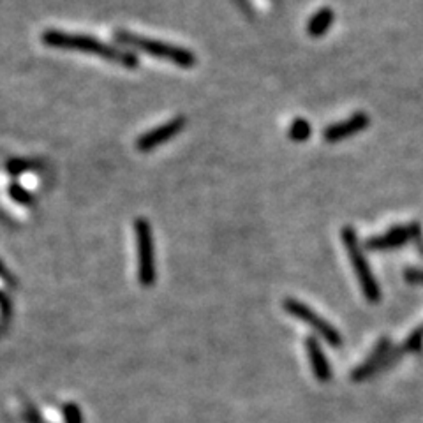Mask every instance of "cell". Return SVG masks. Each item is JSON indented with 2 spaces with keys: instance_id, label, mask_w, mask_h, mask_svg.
Masks as SVG:
<instances>
[{
  "instance_id": "obj_1",
  "label": "cell",
  "mask_w": 423,
  "mask_h": 423,
  "mask_svg": "<svg viewBox=\"0 0 423 423\" xmlns=\"http://www.w3.org/2000/svg\"><path fill=\"white\" fill-rule=\"evenodd\" d=\"M41 39L50 48L92 53V55L101 57V59L108 60V62H115L119 66L127 67V69H134V67L140 66V59L133 52L117 48V46L108 45V43L92 38V36L60 32V30H46L41 36Z\"/></svg>"
},
{
  "instance_id": "obj_2",
  "label": "cell",
  "mask_w": 423,
  "mask_h": 423,
  "mask_svg": "<svg viewBox=\"0 0 423 423\" xmlns=\"http://www.w3.org/2000/svg\"><path fill=\"white\" fill-rule=\"evenodd\" d=\"M115 39L120 45H126L134 50H141V52L154 57V59L166 60V62L175 64V66L184 67V69H189V67H194L198 64L196 55L191 50L168 45V43L163 41H156V39L143 38V36H136V34H131L127 30H117Z\"/></svg>"
},
{
  "instance_id": "obj_3",
  "label": "cell",
  "mask_w": 423,
  "mask_h": 423,
  "mask_svg": "<svg viewBox=\"0 0 423 423\" xmlns=\"http://www.w3.org/2000/svg\"><path fill=\"white\" fill-rule=\"evenodd\" d=\"M342 240H344V247H346V251H348V256H349V260H351L352 268H355V272H357L358 281H360V286H362V290H364L365 297H367L371 302H378L379 300V288H378V284H376V279H374V275H372L367 260H365V256L362 254L360 244H358L357 231L352 230V228L346 226L344 230H342Z\"/></svg>"
},
{
  "instance_id": "obj_4",
  "label": "cell",
  "mask_w": 423,
  "mask_h": 423,
  "mask_svg": "<svg viewBox=\"0 0 423 423\" xmlns=\"http://www.w3.org/2000/svg\"><path fill=\"white\" fill-rule=\"evenodd\" d=\"M134 235H136L140 281L141 284L150 286L156 281V256H154L152 230H150L149 221L143 219V217L136 219V223H134Z\"/></svg>"
},
{
  "instance_id": "obj_5",
  "label": "cell",
  "mask_w": 423,
  "mask_h": 423,
  "mask_svg": "<svg viewBox=\"0 0 423 423\" xmlns=\"http://www.w3.org/2000/svg\"><path fill=\"white\" fill-rule=\"evenodd\" d=\"M187 120L184 117H177V119L170 120V122L163 124V126L156 127V129L149 131L143 136H140L136 140V149L140 152H150V150L157 149V147L164 145L166 141H170L171 138H175L177 134H180L186 127Z\"/></svg>"
},
{
  "instance_id": "obj_6",
  "label": "cell",
  "mask_w": 423,
  "mask_h": 423,
  "mask_svg": "<svg viewBox=\"0 0 423 423\" xmlns=\"http://www.w3.org/2000/svg\"><path fill=\"white\" fill-rule=\"evenodd\" d=\"M369 122H371V119H369L365 113L358 112L352 117H349V119L342 120V122L332 124V126L323 133V138L328 141V143H337V141L346 140V138L349 136H355V134L367 129Z\"/></svg>"
},
{
  "instance_id": "obj_7",
  "label": "cell",
  "mask_w": 423,
  "mask_h": 423,
  "mask_svg": "<svg viewBox=\"0 0 423 423\" xmlns=\"http://www.w3.org/2000/svg\"><path fill=\"white\" fill-rule=\"evenodd\" d=\"M416 231V226H397L392 228L390 231H386L381 237H374L369 240V249H394V247H401L404 245L413 233Z\"/></svg>"
},
{
  "instance_id": "obj_8",
  "label": "cell",
  "mask_w": 423,
  "mask_h": 423,
  "mask_svg": "<svg viewBox=\"0 0 423 423\" xmlns=\"http://www.w3.org/2000/svg\"><path fill=\"white\" fill-rule=\"evenodd\" d=\"M286 309L291 312V314H295V316H298V318H302V320L309 321L312 327H316L318 330L321 332V334L327 335L332 342H337V335H335V332L332 330V328L328 327L323 320H320V318H318V316L311 311V309H307L305 305H302L300 302L286 300Z\"/></svg>"
},
{
  "instance_id": "obj_9",
  "label": "cell",
  "mask_w": 423,
  "mask_h": 423,
  "mask_svg": "<svg viewBox=\"0 0 423 423\" xmlns=\"http://www.w3.org/2000/svg\"><path fill=\"white\" fill-rule=\"evenodd\" d=\"M334 11L330 8H323L320 11L316 13L307 23V34L311 38H321L325 34L328 32V29L334 23Z\"/></svg>"
},
{
  "instance_id": "obj_10",
  "label": "cell",
  "mask_w": 423,
  "mask_h": 423,
  "mask_svg": "<svg viewBox=\"0 0 423 423\" xmlns=\"http://www.w3.org/2000/svg\"><path fill=\"white\" fill-rule=\"evenodd\" d=\"M311 134H312V127L305 119H295L293 122H291L290 138L293 141H297V143H304V141H307L309 138H311Z\"/></svg>"
},
{
  "instance_id": "obj_11",
  "label": "cell",
  "mask_w": 423,
  "mask_h": 423,
  "mask_svg": "<svg viewBox=\"0 0 423 423\" xmlns=\"http://www.w3.org/2000/svg\"><path fill=\"white\" fill-rule=\"evenodd\" d=\"M9 196H11L13 200L20 205H32L34 203L32 194H30L25 187L20 186V184H11V186H9Z\"/></svg>"
},
{
  "instance_id": "obj_12",
  "label": "cell",
  "mask_w": 423,
  "mask_h": 423,
  "mask_svg": "<svg viewBox=\"0 0 423 423\" xmlns=\"http://www.w3.org/2000/svg\"><path fill=\"white\" fill-rule=\"evenodd\" d=\"M34 164L29 163V161H20V159H15L11 161V163L8 164V171L11 175H22L25 173V171H30V168H32Z\"/></svg>"
}]
</instances>
